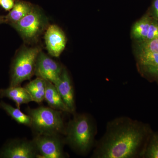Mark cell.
Segmentation results:
<instances>
[{
    "label": "cell",
    "mask_w": 158,
    "mask_h": 158,
    "mask_svg": "<svg viewBox=\"0 0 158 158\" xmlns=\"http://www.w3.org/2000/svg\"><path fill=\"white\" fill-rule=\"evenodd\" d=\"M151 134L148 126L141 122L127 116L114 118L94 144L92 157H141Z\"/></svg>",
    "instance_id": "6da1fadb"
},
{
    "label": "cell",
    "mask_w": 158,
    "mask_h": 158,
    "mask_svg": "<svg viewBox=\"0 0 158 158\" xmlns=\"http://www.w3.org/2000/svg\"><path fill=\"white\" fill-rule=\"evenodd\" d=\"M96 133V125L91 116L75 113L66 126L65 144L77 153L85 155L94 146Z\"/></svg>",
    "instance_id": "7a4b0ae2"
},
{
    "label": "cell",
    "mask_w": 158,
    "mask_h": 158,
    "mask_svg": "<svg viewBox=\"0 0 158 158\" xmlns=\"http://www.w3.org/2000/svg\"><path fill=\"white\" fill-rule=\"evenodd\" d=\"M31 117V127L36 135L58 134L65 136V126L62 112L51 107L41 106L26 110Z\"/></svg>",
    "instance_id": "3957f363"
},
{
    "label": "cell",
    "mask_w": 158,
    "mask_h": 158,
    "mask_svg": "<svg viewBox=\"0 0 158 158\" xmlns=\"http://www.w3.org/2000/svg\"><path fill=\"white\" fill-rule=\"evenodd\" d=\"M40 50L38 48L25 49L15 57L11 66L10 86H20L34 74L35 65Z\"/></svg>",
    "instance_id": "277c9868"
},
{
    "label": "cell",
    "mask_w": 158,
    "mask_h": 158,
    "mask_svg": "<svg viewBox=\"0 0 158 158\" xmlns=\"http://www.w3.org/2000/svg\"><path fill=\"white\" fill-rule=\"evenodd\" d=\"M58 134L36 135L33 139L40 158H64L67 156L64 151L65 138Z\"/></svg>",
    "instance_id": "5b68a950"
},
{
    "label": "cell",
    "mask_w": 158,
    "mask_h": 158,
    "mask_svg": "<svg viewBox=\"0 0 158 158\" xmlns=\"http://www.w3.org/2000/svg\"><path fill=\"white\" fill-rule=\"evenodd\" d=\"M11 25L24 39L33 40L42 31L44 20L40 11L34 7L22 19Z\"/></svg>",
    "instance_id": "8992f818"
},
{
    "label": "cell",
    "mask_w": 158,
    "mask_h": 158,
    "mask_svg": "<svg viewBox=\"0 0 158 158\" xmlns=\"http://www.w3.org/2000/svg\"><path fill=\"white\" fill-rule=\"evenodd\" d=\"M38 154L33 140L14 139L0 150V158H35Z\"/></svg>",
    "instance_id": "52a82bcc"
},
{
    "label": "cell",
    "mask_w": 158,
    "mask_h": 158,
    "mask_svg": "<svg viewBox=\"0 0 158 158\" xmlns=\"http://www.w3.org/2000/svg\"><path fill=\"white\" fill-rule=\"evenodd\" d=\"M62 69L57 62L40 52L36 61L34 74L55 85L59 80Z\"/></svg>",
    "instance_id": "ba28073f"
},
{
    "label": "cell",
    "mask_w": 158,
    "mask_h": 158,
    "mask_svg": "<svg viewBox=\"0 0 158 158\" xmlns=\"http://www.w3.org/2000/svg\"><path fill=\"white\" fill-rule=\"evenodd\" d=\"M47 49L51 56L58 57L65 47L66 37L59 27L52 25L48 28L45 34Z\"/></svg>",
    "instance_id": "9c48e42d"
},
{
    "label": "cell",
    "mask_w": 158,
    "mask_h": 158,
    "mask_svg": "<svg viewBox=\"0 0 158 158\" xmlns=\"http://www.w3.org/2000/svg\"><path fill=\"white\" fill-rule=\"evenodd\" d=\"M54 85L72 114H75L76 106L73 86L66 69H62L59 80Z\"/></svg>",
    "instance_id": "30bf717a"
},
{
    "label": "cell",
    "mask_w": 158,
    "mask_h": 158,
    "mask_svg": "<svg viewBox=\"0 0 158 158\" xmlns=\"http://www.w3.org/2000/svg\"><path fill=\"white\" fill-rule=\"evenodd\" d=\"M7 98L15 102L18 108L23 104L33 102L29 94L24 88L20 86H10L6 89H0V98Z\"/></svg>",
    "instance_id": "8fae6325"
},
{
    "label": "cell",
    "mask_w": 158,
    "mask_h": 158,
    "mask_svg": "<svg viewBox=\"0 0 158 158\" xmlns=\"http://www.w3.org/2000/svg\"><path fill=\"white\" fill-rule=\"evenodd\" d=\"M44 100L50 107L62 112L72 113L69 108L63 101L55 85L47 81Z\"/></svg>",
    "instance_id": "7c38bea8"
},
{
    "label": "cell",
    "mask_w": 158,
    "mask_h": 158,
    "mask_svg": "<svg viewBox=\"0 0 158 158\" xmlns=\"http://www.w3.org/2000/svg\"><path fill=\"white\" fill-rule=\"evenodd\" d=\"M152 18V14L148 13L133 25L131 36L136 42L146 40Z\"/></svg>",
    "instance_id": "4fadbf2b"
},
{
    "label": "cell",
    "mask_w": 158,
    "mask_h": 158,
    "mask_svg": "<svg viewBox=\"0 0 158 158\" xmlns=\"http://www.w3.org/2000/svg\"><path fill=\"white\" fill-rule=\"evenodd\" d=\"M29 94L33 102L41 103L44 100L46 81L41 78H37L29 82L24 87Z\"/></svg>",
    "instance_id": "5bb4252c"
},
{
    "label": "cell",
    "mask_w": 158,
    "mask_h": 158,
    "mask_svg": "<svg viewBox=\"0 0 158 158\" xmlns=\"http://www.w3.org/2000/svg\"><path fill=\"white\" fill-rule=\"evenodd\" d=\"M34 7L31 4L24 1H17L14 7L6 17V21L11 24L19 21L31 12Z\"/></svg>",
    "instance_id": "9a60e30c"
},
{
    "label": "cell",
    "mask_w": 158,
    "mask_h": 158,
    "mask_svg": "<svg viewBox=\"0 0 158 158\" xmlns=\"http://www.w3.org/2000/svg\"><path fill=\"white\" fill-rule=\"evenodd\" d=\"M0 108L4 110L12 119L19 124L31 127V119L28 114L23 113L19 108H15L5 102H0Z\"/></svg>",
    "instance_id": "2e32d148"
},
{
    "label": "cell",
    "mask_w": 158,
    "mask_h": 158,
    "mask_svg": "<svg viewBox=\"0 0 158 158\" xmlns=\"http://www.w3.org/2000/svg\"><path fill=\"white\" fill-rule=\"evenodd\" d=\"M141 157L158 158V133L151 134Z\"/></svg>",
    "instance_id": "e0dca14e"
},
{
    "label": "cell",
    "mask_w": 158,
    "mask_h": 158,
    "mask_svg": "<svg viewBox=\"0 0 158 158\" xmlns=\"http://www.w3.org/2000/svg\"><path fill=\"white\" fill-rule=\"evenodd\" d=\"M158 39V21L153 16L146 40Z\"/></svg>",
    "instance_id": "ac0fdd59"
},
{
    "label": "cell",
    "mask_w": 158,
    "mask_h": 158,
    "mask_svg": "<svg viewBox=\"0 0 158 158\" xmlns=\"http://www.w3.org/2000/svg\"><path fill=\"white\" fill-rule=\"evenodd\" d=\"M14 0H1L0 5L6 11H10L14 7Z\"/></svg>",
    "instance_id": "d6986e66"
},
{
    "label": "cell",
    "mask_w": 158,
    "mask_h": 158,
    "mask_svg": "<svg viewBox=\"0 0 158 158\" xmlns=\"http://www.w3.org/2000/svg\"><path fill=\"white\" fill-rule=\"evenodd\" d=\"M152 14L158 21V0H153L152 6Z\"/></svg>",
    "instance_id": "ffe728a7"
},
{
    "label": "cell",
    "mask_w": 158,
    "mask_h": 158,
    "mask_svg": "<svg viewBox=\"0 0 158 158\" xmlns=\"http://www.w3.org/2000/svg\"><path fill=\"white\" fill-rule=\"evenodd\" d=\"M1 0H0V3H1Z\"/></svg>",
    "instance_id": "44dd1931"
}]
</instances>
